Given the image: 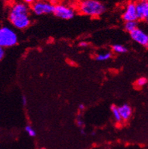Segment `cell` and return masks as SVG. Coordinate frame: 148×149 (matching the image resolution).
Returning <instances> with one entry per match:
<instances>
[{
	"label": "cell",
	"mask_w": 148,
	"mask_h": 149,
	"mask_svg": "<svg viewBox=\"0 0 148 149\" xmlns=\"http://www.w3.org/2000/svg\"><path fill=\"white\" fill-rule=\"evenodd\" d=\"M146 21L148 23V14H147V17H146Z\"/></svg>",
	"instance_id": "7402d4cb"
},
{
	"label": "cell",
	"mask_w": 148,
	"mask_h": 149,
	"mask_svg": "<svg viewBox=\"0 0 148 149\" xmlns=\"http://www.w3.org/2000/svg\"><path fill=\"white\" fill-rule=\"evenodd\" d=\"M76 123H77V126L79 127H83V121L80 119V118H78L76 120Z\"/></svg>",
	"instance_id": "2e32d148"
},
{
	"label": "cell",
	"mask_w": 148,
	"mask_h": 149,
	"mask_svg": "<svg viewBox=\"0 0 148 149\" xmlns=\"http://www.w3.org/2000/svg\"><path fill=\"white\" fill-rule=\"evenodd\" d=\"M40 149H45V148H40Z\"/></svg>",
	"instance_id": "603a6c76"
},
{
	"label": "cell",
	"mask_w": 148,
	"mask_h": 149,
	"mask_svg": "<svg viewBox=\"0 0 148 149\" xmlns=\"http://www.w3.org/2000/svg\"><path fill=\"white\" fill-rule=\"evenodd\" d=\"M111 53L110 52H105L101 53V54H98L96 56V60L99 61H107L109 58H110Z\"/></svg>",
	"instance_id": "4fadbf2b"
},
{
	"label": "cell",
	"mask_w": 148,
	"mask_h": 149,
	"mask_svg": "<svg viewBox=\"0 0 148 149\" xmlns=\"http://www.w3.org/2000/svg\"><path fill=\"white\" fill-rule=\"evenodd\" d=\"M136 29H138L137 21H128L125 24V30L129 33L133 32Z\"/></svg>",
	"instance_id": "30bf717a"
},
{
	"label": "cell",
	"mask_w": 148,
	"mask_h": 149,
	"mask_svg": "<svg viewBox=\"0 0 148 149\" xmlns=\"http://www.w3.org/2000/svg\"><path fill=\"white\" fill-rule=\"evenodd\" d=\"M120 115L123 120H127L130 118L131 115V108L129 104H123V105L119 107Z\"/></svg>",
	"instance_id": "9c48e42d"
},
{
	"label": "cell",
	"mask_w": 148,
	"mask_h": 149,
	"mask_svg": "<svg viewBox=\"0 0 148 149\" xmlns=\"http://www.w3.org/2000/svg\"><path fill=\"white\" fill-rule=\"evenodd\" d=\"M87 45H88V43L86 42H81L79 43V46H81V47H86Z\"/></svg>",
	"instance_id": "ac0fdd59"
},
{
	"label": "cell",
	"mask_w": 148,
	"mask_h": 149,
	"mask_svg": "<svg viewBox=\"0 0 148 149\" xmlns=\"http://www.w3.org/2000/svg\"><path fill=\"white\" fill-rule=\"evenodd\" d=\"M131 38L134 41L141 45L144 47L148 48V34L145 33L141 29H136L130 33Z\"/></svg>",
	"instance_id": "52a82bcc"
},
{
	"label": "cell",
	"mask_w": 148,
	"mask_h": 149,
	"mask_svg": "<svg viewBox=\"0 0 148 149\" xmlns=\"http://www.w3.org/2000/svg\"><path fill=\"white\" fill-rule=\"evenodd\" d=\"M5 56V50L3 49V48H0V59L3 58V57Z\"/></svg>",
	"instance_id": "e0dca14e"
},
{
	"label": "cell",
	"mask_w": 148,
	"mask_h": 149,
	"mask_svg": "<svg viewBox=\"0 0 148 149\" xmlns=\"http://www.w3.org/2000/svg\"><path fill=\"white\" fill-rule=\"evenodd\" d=\"M79 109L80 110V111H83V110H85V106L83 105V104H80V105L79 106Z\"/></svg>",
	"instance_id": "44dd1931"
},
{
	"label": "cell",
	"mask_w": 148,
	"mask_h": 149,
	"mask_svg": "<svg viewBox=\"0 0 148 149\" xmlns=\"http://www.w3.org/2000/svg\"><path fill=\"white\" fill-rule=\"evenodd\" d=\"M55 6L43 1L35 2L32 6V10L34 13L37 15H45V14L54 13Z\"/></svg>",
	"instance_id": "277c9868"
},
{
	"label": "cell",
	"mask_w": 148,
	"mask_h": 149,
	"mask_svg": "<svg viewBox=\"0 0 148 149\" xmlns=\"http://www.w3.org/2000/svg\"><path fill=\"white\" fill-rule=\"evenodd\" d=\"M111 111H112L113 114V117H114L115 120L117 123H120L122 120V117H121V115H120V111H119V108L116 107V105H112L111 106Z\"/></svg>",
	"instance_id": "8fae6325"
},
{
	"label": "cell",
	"mask_w": 148,
	"mask_h": 149,
	"mask_svg": "<svg viewBox=\"0 0 148 149\" xmlns=\"http://www.w3.org/2000/svg\"><path fill=\"white\" fill-rule=\"evenodd\" d=\"M79 8L81 13L91 17H98L106 10L103 4L96 0H83Z\"/></svg>",
	"instance_id": "7a4b0ae2"
},
{
	"label": "cell",
	"mask_w": 148,
	"mask_h": 149,
	"mask_svg": "<svg viewBox=\"0 0 148 149\" xmlns=\"http://www.w3.org/2000/svg\"><path fill=\"white\" fill-rule=\"evenodd\" d=\"M9 21L16 28L23 30L28 27L30 20L28 16V8L24 3H15L10 11Z\"/></svg>",
	"instance_id": "6da1fadb"
},
{
	"label": "cell",
	"mask_w": 148,
	"mask_h": 149,
	"mask_svg": "<svg viewBox=\"0 0 148 149\" xmlns=\"http://www.w3.org/2000/svg\"><path fill=\"white\" fill-rule=\"evenodd\" d=\"M22 103H23V104H24V105H26V103H27V100H26V96H24V95L22 97Z\"/></svg>",
	"instance_id": "d6986e66"
},
{
	"label": "cell",
	"mask_w": 148,
	"mask_h": 149,
	"mask_svg": "<svg viewBox=\"0 0 148 149\" xmlns=\"http://www.w3.org/2000/svg\"><path fill=\"white\" fill-rule=\"evenodd\" d=\"M122 18L126 22L137 21L138 16L137 11H136V3L131 2L128 4L125 12L122 15Z\"/></svg>",
	"instance_id": "8992f818"
},
{
	"label": "cell",
	"mask_w": 148,
	"mask_h": 149,
	"mask_svg": "<svg viewBox=\"0 0 148 149\" xmlns=\"http://www.w3.org/2000/svg\"><path fill=\"white\" fill-rule=\"evenodd\" d=\"M54 15L59 18L69 20L74 17L75 11L72 8L67 7L64 5H57L54 7Z\"/></svg>",
	"instance_id": "5b68a950"
},
{
	"label": "cell",
	"mask_w": 148,
	"mask_h": 149,
	"mask_svg": "<svg viewBox=\"0 0 148 149\" xmlns=\"http://www.w3.org/2000/svg\"><path fill=\"white\" fill-rule=\"evenodd\" d=\"M147 83V79L146 78L141 77L138 79L137 82H136V84H137V86H138L142 87V86H144L146 85Z\"/></svg>",
	"instance_id": "9a60e30c"
},
{
	"label": "cell",
	"mask_w": 148,
	"mask_h": 149,
	"mask_svg": "<svg viewBox=\"0 0 148 149\" xmlns=\"http://www.w3.org/2000/svg\"><path fill=\"white\" fill-rule=\"evenodd\" d=\"M113 50L116 53H120V54H122V53H126L127 52L128 49H126V47H125L124 45H120V44H115L112 46Z\"/></svg>",
	"instance_id": "7c38bea8"
},
{
	"label": "cell",
	"mask_w": 148,
	"mask_h": 149,
	"mask_svg": "<svg viewBox=\"0 0 148 149\" xmlns=\"http://www.w3.org/2000/svg\"><path fill=\"white\" fill-rule=\"evenodd\" d=\"M24 1L27 4H33L35 2V0H24Z\"/></svg>",
	"instance_id": "ffe728a7"
},
{
	"label": "cell",
	"mask_w": 148,
	"mask_h": 149,
	"mask_svg": "<svg viewBox=\"0 0 148 149\" xmlns=\"http://www.w3.org/2000/svg\"><path fill=\"white\" fill-rule=\"evenodd\" d=\"M17 43V36L12 29L8 26H2L0 29V46L8 48L14 46Z\"/></svg>",
	"instance_id": "3957f363"
},
{
	"label": "cell",
	"mask_w": 148,
	"mask_h": 149,
	"mask_svg": "<svg viewBox=\"0 0 148 149\" xmlns=\"http://www.w3.org/2000/svg\"><path fill=\"white\" fill-rule=\"evenodd\" d=\"M25 131H26V132H27V134L30 136H31V137L36 136V132H35V130H34L33 129L30 127V126H26V127H25Z\"/></svg>",
	"instance_id": "5bb4252c"
},
{
	"label": "cell",
	"mask_w": 148,
	"mask_h": 149,
	"mask_svg": "<svg viewBox=\"0 0 148 149\" xmlns=\"http://www.w3.org/2000/svg\"><path fill=\"white\" fill-rule=\"evenodd\" d=\"M138 20H146L148 14V0H139L136 3Z\"/></svg>",
	"instance_id": "ba28073f"
}]
</instances>
